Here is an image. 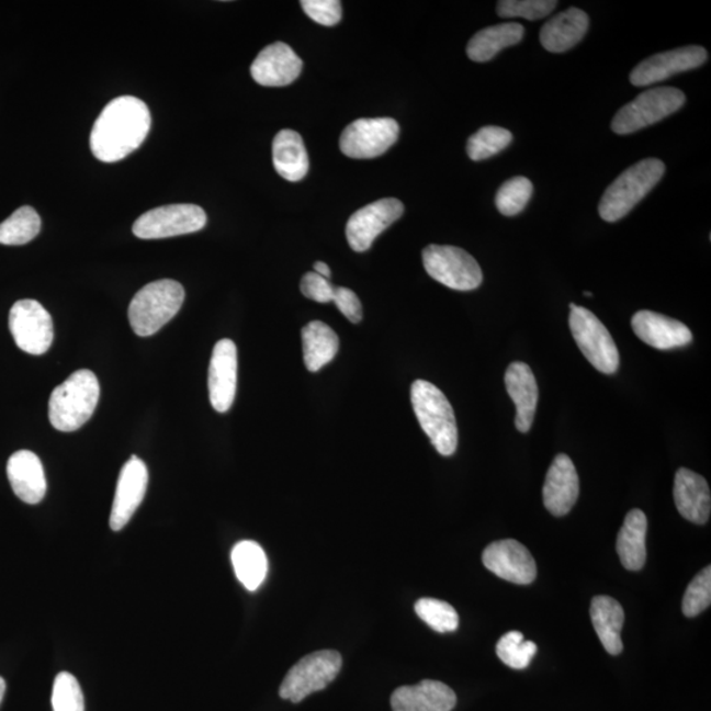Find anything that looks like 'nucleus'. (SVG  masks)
Segmentation results:
<instances>
[{
  "instance_id": "obj_1",
  "label": "nucleus",
  "mask_w": 711,
  "mask_h": 711,
  "mask_svg": "<svg viewBox=\"0 0 711 711\" xmlns=\"http://www.w3.org/2000/svg\"><path fill=\"white\" fill-rule=\"evenodd\" d=\"M148 105L135 97H119L98 116L90 135V148L99 161L117 162L140 148L149 134Z\"/></svg>"
},
{
  "instance_id": "obj_2",
  "label": "nucleus",
  "mask_w": 711,
  "mask_h": 711,
  "mask_svg": "<svg viewBox=\"0 0 711 711\" xmlns=\"http://www.w3.org/2000/svg\"><path fill=\"white\" fill-rule=\"evenodd\" d=\"M99 395H101V386L94 373L89 369L72 373L50 395L52 426L63 432L77 431L94 414Z\"/></svg>"
},
{
  "instance_id": "obj_3",
  "label": "nucleus",
  "mask_w": 711,
  "mask_h": 711,
  "mask_svg": "<svg viewBox=\"0 0 711 711\" xmlns=\"http://www.w3.org/2000/svg\"><path fill=\"white\" fill-rule=\"evenodd\" d=\"M411 404L419 425L435 450L443 456L456 452L459 432L450 400L431 382L417 380L411 386Z\"/></svg>"
},
{
  "instance_id": "obj_4",
  "label": "nucleus",
  "mask_w": 711,
  "mask_h": 711,
  "mask_svg": "<svg viewBox=\"0 0 711 711\" xmlns=\"http://www.w3.org/2000/svg\"><path fill=\"white\" fill-rule=\"evenodd\" d=\"M664 173L665 165L657 158L632 165L606 189L599 201V216L609 223L621 221L656 187Z\"/></svg>"
},
{
  "instance_id": "obj_5",
  "label": "nucleus",
  "mask_w": 711,
  "mask_h": 711,
  "mask_svg": "<svg viewBox=\"0 0 711 711\" xmlns=\"http://www.w3.org/2000/svg\"><path fill=\"white\" fill-rule=\"evenodd\" d=\"M184 289L173 280H158L138 290L132 298L128 318L137 336L147 338L167 325L180 312Z\"/></svg>"
},
{
  "instance_id": "obj_6",
  "label": "nucleus",
  "mask_w": 711,
  "mask_h": 711,
  "mask_svg": "<svg viewBox=\"0 0 711 711\" xmlns=\"http://www.w3.org/2000/svg\"><path fill=\"white\" fill-rule=\"evenodd\" d=\"M684 103L685 94L676 88L645 90L617 112L611 122V129L617 135L634 134L675 114Z\"/></svg>"
},
{
  "instance_id": "obj_7",
  "label": "nucleus",
  "mask_w": 711,
  "mask_h": 711,
  "mask_svg": "<svg viewBox=\"0 0 711 711\" xmlns=\"http://www.w3.org/2000/svg\"><path fill=\"white\" fill-rule=\"evenodd\" d=\"M569 327L579 351L597 371L614 374L619 368V352L609 329L588 308L571 303Z\"/></svg>"
},
{
  "instance_id": "obj_8",
  "label": "nucleus",
  "mask_w": 711,
  "mask_h": 711,
  "mask_svg": "<svg viewBox=\"0 0 711 711\" xmlns=\"http://www.w3.org/2000/svg\"><path fill=\"white\" fill-rule=\"evenodd\" d=\"M342 658L336 651H318L296 663L282 681L283 700L298 703L331 684L341 669Z\"/></svg>"
},
{
  "instance_id": "obj_9",
  "label": "nucleus",
  "mask_w": 711,
  "mask_h": 711,
  "mask_svg": "<svg viewBox=\"0 0 711 711\" xmlns=\"http://www.w3.org/2000/svg\"><path fill=\"white\" fill-rule=\"evenodd\" d=\"M421 257L428 275L447 287L471 292L483 283V270L464 249L432 244L425 248Z\"/></svg>"
},
{
  "instance_id": "obj_10",
  "label": "nucleus",
  "mask_w": 711,
  "mask_h": 711,
  "mask_svg": "<svg viewBox=\"0 0 711 711\" xmlns=\"http://www.w3.org/2000/svg\"><path fill=\"white\" fill-rule=\"evenodd\" d=\"M207 215L196 204H168L148 211L135 222L134 234L138 239L157 240L198 233L206 226Z\"/></svg>"
},
{
  "instance_id": "obj_11",
  "label": "nucleus",
  "mask_w": 711,
  "mask_h": 711,
  "mask_svg": "<svg viewBox=\"0 0 711 711\" xmlns=\"http://www.w3.org/2000/svg\"><path fill=\"white\" fill-rule=\"evenodd\" d=\"M399 125L392 117L358 119L342 131L340 149L351 158H374L398 140Z\"/></svg>"
},
{
  "instance_id": "obj_12",
  "label": "nucleus",
  "mask_w": 711,
  "mask_h": 711,
  "mask_svg": "<svg viewBox=\"0 0 711 711\" xmlns=\"http://www.w3.org/2000/svg\"><path fill=\"white\" fill-rule=\"evenodd\" d=\"M10 331L16 346L30 354H44L53 342L52 316L42 303L18 301L10 312Z\"/></svg>"
},
{
  "instance_id": "obj_13",
  "label": "nucleus",
  "mask_w": 711,
  "mask_h": 711,
  "mask_svg": "<svg viewBox=\"0 0 711 711\" xmlns=\"http://www.w3.org/2000/svg\"><path fill=\"white\" fill-rule=\"evenodd\" d=\"M404 203L395 198H384L356 211L349 217L346 235L354 252H365L385 229L404 214Z\"/></svg>"
},
{
  "instance_id": "obj_14",
  "label": "nucleus",
  "mask_w": 711,
  "mask_h": 711,
  "mask_svg": "<svg viewBox=\"0 0 711 711\" xmlns=\"http://www.w3.org/2000/svg\"><path fill=\"white\" fill-rule=\"evenodd\" d=\"M707 61L708 52L702 46H682L644 59L635 69H632L630 82L637 88H643V86L665 81L680 72L700 68Z\"/></svg>"
},
{
  "instance_id": "obj_15",
  "label": "nucleus",
  "mask_w": 711,
  "mask_h": 711,
  "mask_svg": "<svg viewBox=\"0 0 711 711\" xmlns=\"http://www.w3.org/2000/svg\"><path fill=\"white\" fill-rule=\"evenodd\" d=\"M483 563L494 575L514 584L529 585L537 577L535 560L517 540H499L487 545Z\"/></svg>"
},
{
  "instance_id": "obj_16",
  "label": "nucleus",
  "mask_w": 711,
  "mask_h": 711,
  "mask_svg": "<svg viewBox=\"0 0 711 711\" xmlns=\"http://www.w3.org/2000/svg\"><path fill=\"white\" fill-rule=\"evenodd\" d=\"M148 486V470L144 461L132 456L119 476L114 504H112L110 526L121 531L127 524L138 506L143 503Z\"/></svg>"
},
{
  "instance_id": "obj_17",
  "label": "nucleus",
  "mask_w": 711,
  "mask_h": 711,
  "mask_svg": "<svg viewBox=\"0 0 711 711\" xmlns=\"http://www.w3.org/2000/svg\"><path fill=\"white\" fill-rule=\"evenodd\" d=\"M237 386V349L229 339L217 341L208 369L211 405L217 413H227L233 406Z\"/></svg>"
},
{
  "instance_id": "obj_18",
  "label": "nucleus",
  "mask_w": 711,
  "mask_h": 711,
  "mask_svg": "<svg viewBox=\"0 0 711 711\" xmlns=\"http://www.w3.org/2000/svg\"><path fill=\"white\" fill-rule=\"evenodd\" d=\"M303 69L302 59L285 43H274L263 48L250 66L255 81L268 88L293 83Z\"/></svg>"
},
{
  "instance_id": "obj_19",
  "label": "nucleus",
  "mask_w": 711,
  "mask_h": 711,
  "mask_svg": "<svg viewBox=\"0 0 711 711\" xmlns=\"http://www.w3.org/2000/svg\"><path fill=\"white\" fill-rule=\"evenodd\" d=\"M579 481L575 464L564 453L557 454L546 472L543 486L545 509L552 516L564 517L577 503Z\"/></svg>"
},
{
  "instance_id": "obj_20",
  "label": "nucleus",
  "mask_w": 711,
  "mask_h": 711,
  "mask_svg": "<svg viewBox=\"0 0 711 711\" xmlns=\"http://www.w3.org/2000/svg\"><path fill=\"white\" fill-rule=\"evenodd\" d=\"M631 327L645 345L663 351L688 346L693 340V335L684 323L648 309L632 316Z\"/></svg>"
},
{
  "instance_id": "obj_21",
  "label": "nucleus",
  "mask_w": 711,
  "mask_h": 711,
  "mask_svg": "<svg viewBox=\"0 0 711 711\" xmlns=\"http://www.w3.org/2000/svg\"><path fill=\"white\" fill-rule=\"evenodd\" d=\"M506 391L516 405V427L520 432L531 430L539 400V388L531 368L524 362H512L505 373Z\"/></svg>"
},
{
  "instance_id": "obj_22",
  "label": "nucleus",
  "mask_w": 711,
  "mask_h": 711,
  "mask_svg": "<svg viewBox=\"0 0 711 711\" xmlns=\"http://www.w3.org/2000/svg\"><path fill=\"white\" fill-rule=\"evenodd\" d=\"M456 702L448 685L433 680L400 687L392 696L393 711H452Z\"/></svg>"
},
{
  "instance_id": "obj_23",
  "label": "nucleus",
  "mask_w": 711,
  "mask_h": 711,
  "mask_svg": "<svg viewBox=\"0 0 711 711\" xmlns=\"http://www.w3.org/2000/svg\"><path fill=\"white\" fill-rule=\"evenodd\" d=\"M674 498L678 512L691 523L703 524L710 518V487L700 474L681 467L675 477Z\"/></svg>"
},
{
  "instance_id": "obj_24",
  "label": "nucleus",
  "mask_w": 711,
  "mask_h": 711,
  "mask_svg": "<svg viewBox=\"0 0 711 711\" xmlns=\"http://www.w3.org/2000/svg\"><path fill=\"white\" fill-rule=\"evenodd\" d=\"M13 493L25 504L42 503L46 493V478L42 460L31 451H19L12 454L7 464Z\"/></svg>"
},
{
  "instance_id": "obj_25",
  "label": "nucleus",
  "mask_w": 711,
  "mask_h": 711,
  "mask_svg": "<svg viewBox=\"0 0 711 711\" xmlns=\"http://www.w3.org/2000/svg\"><path fill=\"white\" fill-rule=\"evenodd\" d=\"M589 29V16L583 10L571 7L543 25L540 43L551 53H563L576 46Z\"/></svg>"
},
{
  "instance_id": "obj_26",
  "label": "nucleus",
  "mask_w": 711,
  "mask_h": 711,
  "mask_svg": "<svg viewBox=\"0 0 711 711\" xmlns=\"http://www.w3.org/2000/svg\"><path fill=\"white\" fill-rule=\"evenodd\" d=\"M590 617L603 648L610 655L621 654L623 651L621 634L624 623L621 603L608 596H597L591 601Z\"/></svg>"
},
{
  "instance_id": "obj_27",
  "label": "nucleus",
  "mask_w": 711,
  "mask_h": 711,
  "mask_svg": "<svg viewBox=\"0 0 711 711\" xmlns=\"http://www.w3.org/2000/svg\"><path fill=\"white\" fill-rule=\"evenodd\" d=\"M273 163L282 178L298 182L308 171V156L303 138L293 129H282L273 142Z\"/></svg>"
},
{
  "instance_id": "obj_28",
  "label": "nucleus",
  "mask_w": 711,
  "mask_h": 711,
  "mask_svg": "<svg viewBox=\"0 0 711 711\" xmlns=\"http://www.w3.org/2000/svg\"><path fill=\"white\" fill-rule=\"evenodd\" d=\"M647 517L642 510H631L624 518L618 533L617 552L622 565L629 571H641L647 558L645 537H647Z\"/></svg>"
},
{
  "instance_id": "obj_29",
  "label": "nucleus",
  "mask_w": 711,
  "mask_h": 711,
  "mask_svg": "<svg viewBox=\"0 0 711 711\" xmlns=\"http://www.w3.org/2000/svg\"><path fill=\"white\" fill-rule=\"evenodd\" d=\"M522 24L505 23L487 26L479 31L467 43V57L474 63H486L507 46L516 45L523 38Z\"/></svg>"
},
{
  "instance_id": "obj_30",
  "label": "nucleus",
  "mask_w": 711,
  "mask_h": 711,
  "mask_svg": "<svg viewBox=\"0 0 711 711\" xmlns=\"http://www.w3.org/2000/svg\"><path fill=\"white\" fill-rule=\"evenodd\" d=\"M303 359L309 372H318L335 359L339 338L326 323L315 320L302 329Z\"/></svg>"
},
{
  "instance_id": "obj_31",
  "label": "nucleus",
  "mask_w": 711,
  "mask_h": 711,
  "mask_svg": "<svg viewBox=\"0 0 711 711\" xmlns=\"http://www.w3.org/2000/svg\"><path fill=\"white\" fill-rule=\"evenodd\" d=\"M237 579L250 591L259 589L266 582L268 558L259 543L242 540L230 553Z\"/></svg>"
},
{
  "instance_id": "obj_32",
  "label": "nucleus",
  "mask_w": 711,
  "mask_h": 711,
  "mask_svg": "<svg viewBox=\"0 0 711 711\" xmlns=\"http://www.w3.org/2000/svg\"><path fill=\"white\" fill-rule=\"evenodd\" d=\"M42 229V219L35 208L23 206L9 219L0 224V244L3 246H24L32 241Z\"/></svg>"
},
{
  "instance_id": "obj_33",
  "label": "nucleus",
  "mask_w": 711,
  "mask_h": 711,
  "mask_svg": "<svg viewBox=\"0 0 711 711\" xmlns=\"http://www.w3.org/2000/svg\"><path fill=\"white\" fill-rule=\"evenodd\" d=\"M512 135L509 129L487 125L470 137L466 144L467 156L473 161H483L509 147Z\"/></svg>"
},
{
  "instance_id": "obj_34",
  "label": "nucleus",
  "mask_w": 711,
  "mask_h": 711,
  "mask_svg": "<svg viewBox=\"0 0 711 711\" xmlns=\"http://www.w3.org/2000/svg\"><path fill=\"white\" fill-rule=\"evenodd\" d=\"M496 651L507 667L524 669L529 667L532 657L537 655L538 645L531 641H524L522 632L510 631L499 639Z\"/></svg>"
},
{
  "instance_id": "obj_35",
  "label": "nucleus",
  "mask_w": 711,
  "mask_h": 711,
  "mask_svg": "<svg viewBox=\"0 0 711 711\" xmlns=\"http://www.w3.org/2000/svg\"><path fill=\"white\" fill-rule=\"evenodd\" d=\"M415 612L426 624L438 632H452L459 628V614L450 603L437 598H420Z\"/></svg>"
},
{
  "instance_id": "obj_36",
  "label": "nucleus",
  "mask_w": 711,
  "mask_h": 711,
  "mask_svg": "<svg viewBox=\"0 0 711 711\" xmlns=\"http://www.w3.org/2000/svg\"><path fill=\"white\" fill-rule=\"evenodd\" d=\"M533 187L529 178L514 177L499 188L496 195V206L505 216H516L522 213L530 202Z\"/></svg>"
},
{
  "instance_id": "obj_37",
  "label": "nucleus",
  "mask_w": 711,
  "mask_h": 711,
  "mask_svg": "<svg viewBox=\"0 0 711 711\" xmlns=\"http://www.w3.org/2000/svg\"><path fill=\"white\" fill-rule=\"evenodd\" d=\"M53 711H84V700L77 678L68 672L57 675L53 684Z\"/></svg>"
},
{
  "instance_id": "obj_38",
  "label": "nucleus",
  "mask_w": 711,
  "mask_h": 711,
  "mask_svg": "<svg viewBox=\"0 0 711 711\" xmlns=\"http://www.w3.org/2000/svg\"><path fill=\"white\" fill-rule=\"evenodd\" d=\"M711 603V566L702 569L691 579L682 599L685 617L693 618L707 610Z\"/></svg>"
},
{
  "instance_id": "obj_39",
  "label": "nucleus",
  "mask_w": 711,
  "mask_h": 711,
  "mask_svg": "<svg viewBox=\"0 0 711 711\" xmlns=\"http://www.w3.org/2000/svg\"><path fill=\"white\" fill-rule=\"evenodd\" d=\"M556 5V0H500L497 13L500 18H522L533 22L549 16Z\"/></svg>"
},
{
  "instance_id": "obj_40",
  "label": "nucleus",
  "mask_w": 711,
  "mask_h": 711,
  "mask_svg": "<svg viewBox=\"0 0 711 711\" xmlns=\"http://www.w3.org/2000/svg\"><path fill=\"white\" fill-rule=\"evenodd\" d=\"M303 11L315 23L334 26L341 20V2L339 0H303Z\"/></svg>"
},
{
  "instance_id": "obj_41",
  "label": "nucleus",
  "mask_w": 711,
  "mask_h": 711,
  "mask_svg": "<svg viewBox=\"0 0 711 711\" xmlns=\"http://www.w3.org/2000/svg\"><path fill=\"white\" fill-rule=\"evenodd\" d=\"M301 292L308 300L318 303L332 302L335 286L329 280L325 279L315 272H309L303 275L301 281Z\"/></svg>"
},
{
  "instance_id": "obj_42",
  "label": "nucleus",
  "mask_w": 711,
  "mask_h": 711,
  "mask_svg": "<svg viewBox=\"0 0 711 711\" xmlns=\"http://www.w3.org/2000/svg\"><path fill=\"white\" fill-rule=\"evenodd\" d=\"M336 307L352 323H360L362 319V306L359 296L351 289L335 286L334 298Z\"/></svg>"
},
{
  "instance_id": "obj_43",
  "label": "nucleus",
  "mask_w": 711,
  "mask_h": 711,
  "mask_svg": "<svg viewBox=\"0 0 711 711\" xmlns=\"http://www.w3.org/2000/svg\"><path fill=\"white\" fill-rule=\"evenodd\" d=\"M314 272L316 274L325 276V279H327V280H329V276H331V269H329L327 263L323 262V261H316L314 263Z\"/></svg>"
},
{
  "instance_id": "obj_44",
  "label": "nucleus",
  "mask_w": 711,
  "mask_h": 711,
  "mask_svg": "<svg viewBox=\"0 0 711 711\" xmlns=\"http://www.w3.org/2000/svg\"><path fill=\"white\" fill-rule=\"evenodd\" d=\"M5 693V681L3 680L2 677H0V703L3 701V697Z\"/></svg>"
},
{
  "instance_id": "obj_45",
  "label": "nucleus",
  "mask_w": 711,
  "mask_h": 711,
  "mask_svg": "<svg viewBox=\"0 0 711 711\" xmlns=\"http://www.w3.org/2000/svg\"><path fill=\"white\" fill-rule=\"evenodd\" d=\"M584 295H585V296H592V294L589 293V292H584Z\"/></svg>"
}]
</instances>
